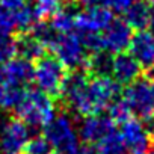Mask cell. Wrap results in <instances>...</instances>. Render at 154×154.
I'll return each mask as SVG.
<instances>
[{"mask_svg":"<svg viewBox=\"0 0 154 154\" xmlns=\"http://www.w3.org/2000/svg\"><path fill=\"white\" fill-rule=\"evenodd\" d=\"M119 94V83L112 75H89L77 71L66 77L62 98L77 115L89 116L107 109Z\"/></svg>","mask_w":154,"mask_h":154,"instance_id":"cell-1","label":"cell"},{"mask_svg":"<svg viewBox=\"0 0 154 154\" xmlns=\"http://www.w3.org/2000/svg\"><path fill=\"white\" fill-rule=\"evenodd\" d=\"M17 116L30 127H44L56 115L51 97L39 89H26L15 106Z\"/></svg>","mask_w":154,"mask_h":154,"instance_id":"cell-2","label":"cell"},{"mask_svg":"<svg viewBox=\"0 0 154 154\" xmlns=\"http://www.w3.org/2000/svg\"><path fill=\"white\" fill-rule=\"evenodd\" d=\"M66 68L56 56H41L36 59L33 66L32 80L36 83L38 89L48 97L60 98L66 82Z\"/></svg>","mask_w":154,"mask_h":154,"instance_id":"cell-3","label":"cell"},{"mask_svg":"<svg viewBox=\"0 0 154 154\" xmlns=\"http://www.w3.org/2000/svg\"><path fill=\"white\" fill-rule=\"evenodd\" d=\"M122 100L128 106L131 115H136L140 121H149L154 118V79L137 77L134 82L127 85Z\"/></svg>","mask_w":154,"mask_h":154,"instance_id":"cell-4","label":"cell"},{"mask_svg":"<svg viewBox=\"0 0 154 154\" xmlns=\"http://www.w3.org/2000/svg\"><path fill=\"white\" fill-rule=\"evenodd\" d=\"M54 56L62 62V65L66 69H79L86 63V47L83 44V39L79 33L65 32V33H56L48 47Z\"/></svg>","mask_w":154,"mask_h":154,"instance_id":"cell-5","label":"cell"},{"mask_svg":"<svg viewBox=\"0 0 154 154\" xmlns=\"http://www.w3.org/2000/svg\"><path fill=\"white\" fill-rule=\"evenodd\" d=\"M44 137L56 151L75 154L79 149V134L66 115H54V118L44 125Z\"/></svg>","mask_w":154,"mask_h":154,"instance_id":"cell-6","label":"cell"},{"mask_svg":"<svg viewBox=\"0 0 154 154\" xmlns=\"http://www.w3.org/2000/svg\"><path fill=\"white\" fill-rule=\"evenodd\" d=\"M128 154H148L151 148V133L146 125L136 118H128L121 122L119 133Z\"/></svg>","mask_w":154,"mask_h":154,"instance_id":"cell-7","label":"cell"},{"mask_svg":"<svg viewBox=\"0 0 154 154\" xmlns=\"http://www.w3.org/2000/svg\"><path fill=\"white\" fill-rule=\"evenodd\" d=\"M29 139L27 124L20 118L8 119L0 128V151L2 154H21Z\"/></svg>","mask_w":154,"mask_h":154,"instance_id":"cell-8","label":"cell"},{"mask_svg":"<svg viewBox=\"0 0 154 154\" xmlns=\"http://www.w3.org/2000/svg\"><path fill=\"white\" fill-rule=\"evenodd\" d=\"M112 12L109 8L86 6L82 11H77L74 18V29L80 33H100L112 21Z\"/></svg>","mask_w":154,"mask_h":154,"instance_id":"cell-9","label":"cell"},{"mask_svg":"<svg viewBox=\"0 0 154 154\" xmlns=\"http://www.w3.org/2000/svg\"><path fill=\"white\" fill-rule=\"evenodd\" d=\"M131 27L125 20H112L109 26L100 32L101 50L107 53H119L128 48L131 39Z\"/></svg>","mask_w":154,"mask_h":154,"instance_id":"cell-10","label":"cell"},{"mask_svg":"<svg viewBox=\"0 0 154 154\" xmlns=\"http://www.w3.org/2000/svg\"><path fill=\"white\" fill-rule=\"evenodd\" d=\"M130 54L139 62L142 68H154V32L137 30L128 44Z\"/></svg>","mask_w":154,"mask_h":154,"instance_id":"cell-11","label":"cell"},{"mask_svg":"<svg viewBox=\"0 0 154 154\" xmlns=\"http://www.w3.org/2000/svg\"><path fill=\"white\" fill-rule=\"evenodd\" d=\"M140 71L142 66L130 53L119 51L112 57L110 75L119 85H130L140 75Z\"/></svg>","mask_w":154,"mask_h":154,"instance_id":"cell-12","label":"cell"},{"mask_svg":"<svg viewBox=\"0 0 154 154\" xmlns=\"http://www.w3.org/2000/svg\"><path fill=\"white\" fill-rule=\"evenodd\" d=\"M113 131V121L109 116H100L98 113L85 116L79 127V136L86 143H98L104 136Z\"/></svg>","mask_w":154,"mask_h":154,"instance_id":"cell-13","label":"cell"},{"mask_svg":"<svg viewBox=\"0 0 154 154\" xmlns=\"http://www.w3.org/2000/svg\"><path fill=\"white\" fill-rule=\"evenodd\" d=\"M3 82L15 86H23L27 88V83L32 82V74H33V66L30 60L15 56L6 63H3Z\"/></svg>","mask_w":154,"mask_h":154,"instance_id":"cell-14","label":"cell"},{"mask_svg":"<svg viewBox=\"0 0 154 154\" xmlns=\"http://www.w3.org/2000/svg\"><path fill=\"white\" fill-rule=\"evenodd\" d=\"M151 11H152V6L149 3L143 2V0H136V2H133L131 6L124 12L125 23L133 29L142 30V29L148 27Z\"/></svg>","mask_w":154,"mask_h":154,"instance_id":"cell-15","label":"cell"},{"mask_svg":"<svg viewBox=\"0 0 154 154\" xmlns=\"http://www.w3.org/2000/svg\"><path fill=\"white\" fill-rule=\"evenodd\" d=\"M15 44H17V56H21L27 60L41 57L45 50V45L32 32L20 33V36L15 39Z\"/></svg>","mask_w":154,"mask_h":154,"instance_id":"cell-16","label":"cell"},{"mask_svg":"<svg viewBox=\"0 0 154 154\" xmlns=\"http://www.w3.org/2000/svg\"><path fill=\"white\" fill-rule=\"evenodd\" d=\"M74 8H75L74 5H68V6L60 5V8L51 15V21L48 24L56 33H65L74 29V18L77 14Z\"/></svg>","mask_w":154,"mask_h":154,"instance_id":"cell-17","label":"cell"},{"mask_svg":"<svg viewBox=\"0 0 154 154\" xmlns=\"http://www.w3.org/2000/svg\"><path fill=\"white\" fill-rule=\"evenodd\" d=\"M12 20H14L15 30H18L20 33H24V32H30L33 29V26L39 21V17L36 15V12L32 6L24 5L20 9L12 11Z\"/></svg>","mask_w":154,"mask_h":154,"instance_id":"cell-18","label":"cell"},{"mask_svg":"<svg viewBox=\"0 0 154 154\" xmlns=\"http://www.w3.org/2000/svg\"><path fill=\"white\" fill-rule=\"evenodd\" d=\"M85 66L89 68L91 75H110L112 56L107 51H94L92 56L86 59Z\"/></svg>","mask_w":154,"mask_h":154,"instance_id":"cell-19","label":"cell"},{"mask_svg":"<svg viewBox=\"0 0 154 154\" xmlns=\"http://www.w3.org/2000/svg\"><path fill=\"white\" fill-rule=\"evenodd\" d=\"M97 145H98L97 146L98 154H128L119 133H116L115 130L107 136H104Z\"/></svg>","mask_w":154,"mask_h":154,"instance_id":"cell-20","label":"cell"},{"mask_svg":"<svg viewBox=\"0 0 154 154\" xmlns=\"http://www.w3.org/2000/svg\"><path fill=\"white\" fill-rule=\"evenodd\" d=\"M26 89L27 88L15 86V85H9V83L3 82L2 91H0V107H3V109H15V106L21 100V97H23Z\"/></svg>","mask_w":154,"mask_h":154,"instance_id":"cell-21","label":"cell"},{"mask_svg":"<svg viewBox=\"0 0 154 154\" xmlns=\"http://www.w3.org/2000/svg\"><path fill=\"white\" fill-rule=\"evenodd\" d=\"M107 109H109V118L113 121V124L115 122H119L121 124L125 119L131 118V112H130L128 106L125 104V101L122 98H116Z\"/></svg>","mask_w":154,"mask_h":154,"instance_id":"cell-22","label":"cell"},{"mask_svg":"<svg viewBox=\"0 0 154 154\" xmlns=\"http://www.w3.org/2000/svg\"><path fill=\"white\" fill-rule=\"evenodd\" d=\"M21 154H51V145L44 136H35L27 140Z\"/></svg>","mask_w":154,"mask_h":154,"instance_id":"cell-23","label":"cell"},{"mask_svg":"<svg viewBox=\"0 0 154 154\" xmlns=\"http://www.w3.org/2000/svg\"><path fill=\"white\" fill-rule=\"evenodd\" d=\"M60 3H62V0H35L33 9L41 20L45 17H51L60 8Z\"/></svg>","mask_w":154,"mask_h":154,"instance_id":"cell-24","label":"cell"},{"mask_svg":"<svg viewBox=\"0 0 154 154\" xmlns=\"http://www.w3.org/2000/svg\"><path fill=\"white\" fill-rule=\"evenodd\" d=\"M15 30L14 27V20H12V12L5 9L0 5V41L11 38L12 32Z\"/></svg>","mask_w":154,"mask_h":154,"instance_id":"cell-25","label":"cell"},{"mask_svg":"<svg viewBox=\"0 0 154 154\" xmlns=\"http://www.w3.org/2000/svg\"><path fill=\"white\" fill-rule=\"evenodd\" d=\"M15 56H17V44L15 39H12V36L0 41V63H6Z\"/></svg>","mask_w":154,"mask_h":154,"instance_id":"cell-26","label":"cell"},{"mask_svg":"<svg viewBox=\"0 0 154 154\" xmlns=\"http://www.w3.org/2000/svg\"><path fill=\"white\" fill-rule=\"evenodd\" d=\"M133 2H136V0H112L110 2V9H113L115 12L124 14L131 6Z\"/></svg>","mask_w":154,"mask_h":154,"instance_id":"cell-27","label":"cell"},{"mask_svg":"<svg viewBox=\"0 0 154 154\" xmlns=\"http://www.w3.org/2000/svg\"><path fill=\"white\" fill-rule=\"evenodd\" d=\"M0 5H2L5 9L12 12V11L20 9L21 6L27 5V0H0Z\"/></svg>","mask_w":154,"mask_h":154,"instance_id":"cell-28","label":"cell"},{"mask_svg":"<svg viewBox=\"0 0 154 154\" xmlns=\"http://www.w3.org/2000/svg\"><path fill=\"white\" fill-rule=\"evenodd\" d=\"M112 0H83L85 6H100V8H110Z\"/></svg>","mask_w":154,"mask_h":154,"instance_id":"cell-29","label":"cell"},{"mask_svg":"<svg viewBox=\"0 0 154 154\" xmlns=\"http://www.w3.org/2000/svg\"><path fill=\"white\" fill-rule=\"evenodd\" d=\"M75 154H98L97 148H94L91 143L85 145V146H79V149H77Z\"/></svg>","mask_w":154,"mask_h":154,"instance_id":"cell-30","label":"cell"},{"mask_svg":"<svg viewBox=\"0 0 154 154\" xmlns=\"http://www.w3.org/2000/svg\"><path fill=\"white\" fill-rule=\"evenodd\" d=\"M148 27H151V32H154V6H152V11H151V17H149Z\"/></svg>","mask_w":154,"mask_h":154,"instance_id":"cell-31","label":"cell"},{"mask_svg":"<svg viewBox=\"0 0 154 154\" xmlns=\"http://www.w3.org/2000/svg\"><path fill=\"white\" fill-rule=\"evenodd\" d=\"M2 86H3V71L0 68V91H2Z\"/></svg>","mask_w":154,"mask_h":154,"instance_id":"cell-32","label":"cell"},{"mask_svg":"<svg viewBox=\"0 0 154 154\" xmlns=\"http://www.w3.org/2000/svg\"><path fill=\"white\" fill-rule=\"evenodd\" d=\"M51 154H71V152H63V151H56V152H51Z\"/></svg>","mask_w":154,"mask_h":154,"instance_id":"cell-33","label":"cell"},{"mask_svg":"<svg viewBox=\"0 0 154 154\" xmlns=\"http://www.w3.org/2000/svg\"><path fill=\"white\" fill-rule=\"evenodd\" d=\"M152 5H154V0H152Z\"/></svg>","mask_w":154,"mask_h":154,"instance_id":"cell-34","label":"cell"}]
</instances>
